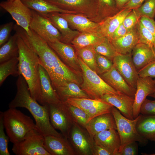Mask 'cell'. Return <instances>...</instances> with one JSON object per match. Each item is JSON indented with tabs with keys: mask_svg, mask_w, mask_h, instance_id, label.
Returning a JSON list of instances; mask_svg holds the SVG:
<instances>
[{
	"mask_svg": "<svg viewBox=\"0 0 155 155\" xmlns=\"http://www.w3.org/2000/svg\"><path fill=\"white\" fill-rule=\"evenodd\" d=\"M29 36L20 26L16 25V32L38 56L39 63L46 70L55 90L70 82L80 85L82 81L81 74L66 65L51 48L47 41L31 29Z\"/></svg>",
	"mask_w": 155,
	"mask_h": 155,
	"instance_id": "obj_1",
	"label": "cell"
},
{
	"mask_svg": "<svg viewBox=\"0 0 155 155\" xmlns=\"http://www.w3.org/2000/svg\"><path fill=\"white\" fill-rule=\"evenodd\" d=\"M16 85V94L9 104V108L20 107L27 109L34 118L36 128L44 136L49 135H63L51 125L47 105H40L32 97L28 84L21 75L18 77Z\"/></svg>",
	"mask_w": 155,
	"mask_h": 155,
	"instance_id": "obj_2",
	"label": "cell"
},
{
	"mask_svg": "<svg viewBox=\"0 0 155 155\" xmlns=\"http://www.w3.org/2000/svg\"><path fill=\"white\" fill-rule=\"evenodd\" d=\"M18 35L17 43L19 50L18 58L20 74L26 82L32 97L42 105L39 57Z\"/></svg>",
	"mask_w": 155,
	"mask_h": 155,
	"instance_id": "obj_3",
	"label": "cell"
},
{
	"mask_svg": "<svg viewBox=\"0 0 155 155\" xmlns=\"http://www.w3.org/2000/svg\"><path fill=\"white\" fill-rule=\"evenodd\" d=\"M3 121L9 141L13 144L22 140L30 131L36 128L30 117L16 108H9L3 112Z\"/></svg>",
	"mask_w": 155,
	"mask_h": 155,
	"instance_id": "obj_4",
	"label": "cell"
},
{
	"mask_svg": "<svg viewBox=\"0 0 155 155\" xmlns=\"http://www.w3.org/2000/svg\"><path fill=\"white\" fill-rule=\"evenodd\" d=\"M78 57L82 79L80 87L90 98L100 99L106 94L120 93L109 85L99 75L90 68L78 56Z\"/></svg>",
	"mask_w": 155,
	"mask_h": 155,
	"instance_id": "obj_5",
	"label": "cell"
},
{
	"mask_svg": "<svg viewBox=\"0 0 155 155\" xmlns=\"http://www.w3.org/2000/svg\"><path fill=\"white\" fill-rule=\"evenodd\" d=\"M111 113L115 119L121 140L119 152L126 145L132 142H137L142 146L147 145L148 140L141 135L136 129V123L140 114L136 118L130 119L123 116L114 106L112 108Z\"/></svg>",
	"mask_w": 155,
	"mask_h": 155,
	"instance_id": "obj_6",
	"label": "cell"
},
{
	"mask_svg": "<svg viewBox=\"0 0 155 155\" xmlns=\"http://www.w3.org/2000/svg\"><path fill=\"white\" fill-rule=\"evenodd\" d=\"M44 136L35 128L24 139L13 144L12 150L16 155H51L44 147Z\"/></svg>",
	"mask_w": 155,
	"mask_h": 155,
	"instance_id": "obj_7",
	"label": "cell"
},
{
	"mask_svg": "<svg viewBox=\"0 0 155 155\" xmlns=\"http://www.w3.org/2000/svg\"><path fill=\"white\" fill-rule=\"evenodd\" d=\"M47 105L51 125L55 129L59 130L63 136L68 139L74 121L67 103L61 101L57 104Z\"/></svg>",
	"mask_w": 155,
	"mask_h": 155,
	"instance_id": "obj_8",
	"label": "cell"
},
{
	"mask_svg": "<svg viewBox=\"0 0 155 155\" xmlns=\"http://www.w3.org/2000/svg\"><path fill=\"white\" fill-rule=\"evenodd\" d=\"M63 10L83 15L97 22L98 0H45Z\"/></svg>",
	"mask_w": 155,
	"mask_h": 155,
	"instance_id": "obj_9",
	"label": "cell"
},
{
	"mask_svg": "<svg viewBox=\"0 0 155 155\" xmlns=\"http://www.w3.org/2000/svg\"><path fill=\"white\" fill-rule=\"evenodd\" d=\"M76 155H93L95 142L85 128L74 122L68 139Z\"/></svg>",
	"mask_w": 155,
	"mask_h": 155,
	"instance_id": "obj_10",
	"label": "cell"
},
{
	"mask_svg": "<svg viewBox=\"0 0 155 155\" xmlns=\"http://www.w3.org/2000/svg\"><path fill=\"white\" fill-rule=\"evenodd\" d=\"M32 13L31 29L47 42L61 41V33L46 16L32 9Z\"/></svg>",
	"mask_w": 155,
	"mask_h": 155,
	"instance_id": "obj_11",
	"label": "cell"
},
{
	"mask_svg": "<svg viewBox=\"0 0 155 155\" xmlns=\"http://www.w3.org/2000/svg\"><path fill=\"white\" fill-rule=\"evenodd\" d=\"M0 6L8 12L18 25L23 28L30 36L32 35L30 24L32 18V9L25 5L21 0L12 1H3Z\"/></svg>",
	"mask_w": 155,
	"mask_h": 155,
	"instance_id": "obj_12",
	"label": "cell"
},
{
	"mask_svg": "<svg viewBox=\"0 0 155 155\" xmlns=\"http://www.w3.org/2000/svg\"><path fill=\"white\" fill-rule=\"evenodd\" d=\"M131 53L119 54L115 57L112 61L113 66L126 82L136 90L139 76L138 71L133 63Z\"/></svg>",
	"mask_w": 155,
	"mask_h": 155,
	"instance_id": "obj_13",
	"label": "cell"
},
{
	"mask_svg": "<svg viewBox=\"0 0 155 155\" xmlns=\"http://www.w3.org/2000/svg\"><path fill=\"white\" fill-rule=\"evenodd\" d=\"M47 43L66 65L75 71L82 73L78 56L70 44L63 43L59 40Z\"/></svg>",
	"mask_w": 155,
	"mask_h": 155,
	"instance_id": "obj_14",
	"label": "cell"
},
{
	"mask_svg": "<svg viewBox=\"0 0 155 155\" xmlns=\"http://www.w3.org/2000/svg\"><path fill=\"white\" fill-rule=\"evenodd\" d=\"M155 91V79L151 77H139L137 82L133 106L134 119L140 114V107L146 97Z\"/></svg>",
	"mask_w": 155,
	"mask_h": 155,
	"instance_id": "obj_15",
	"label": "cell"
},
{
	"mask_svg": "<svg viewBox=\"0 0 155 155\" xmlns=\"http://www.w3.org/2000/svg\"><path fill=\"white\" fill-rule=\"evenodd\" d=\"M44 147L51 155H76L68 139L63 135L44 136Z\"/></svg>",
	"mask_w": 155,
	"mask_h": 155,
	"instance_id": "obj_16",
	"label": "cell"
},
{
	"mask_svg": "<svg viewBox=\"0 0 155 155\" xmlns=\"http://www.w3.org/2000/svg\"><path fill=\"white\" fill-rule=\"evenodd\" d=\"M111 104L117 108L125 117L134 119L133 106L134 97L119 93L116 94H106L100 99Z\"/></svg>",
	"mask_w": 155,
	"mask_h": 155,
	"instance_id": "obj_17",
	"label": "cell"
},
{
	"mask_svg": "<svg viewBox=\"0 0 155 155\" xmlns=\"http://www.w3.org/2000/svg\"><path fill=\"white\" fill-rule=\"evenodd\" d=\"M67 22L72 29L80 32L98 31L99 23L94 22L80 14L60 13Z\"/></svg>",
	"mask_w": 155,
	"mask_h": 155,
	"instance_id": "obj_18",
	"label": "cell"
},
{
	"mask_svg": "<svg viewBox=\"0 0 155 155\" xmlns=\"http://www.w3.org/2000/svg\"><path fill=\"white\" fill-rule=\"evenodd\" d=\"M93 138L96 144L106 149L112 155H119L121 140L117 130L111 129L102 131Z\"/></svg>",
	"mask_w": 155,
	"mask_h": 155,
	"instance_id": "obj_19",
	"label": "cell"
},
{
	"mask_svg": "<svg viewBox=\"0 0 155 155\" xmlns=\"http://www.w3.org/2000/svg\"><path fill=\"white\" fill-rule=\"evenodd\" d=\"M39 71L42 105L59 103L61 100L53 86L49 74L44 68L40 64Z\"/></svg>",
	"mask_w": 155,
	"mask_h": 155,
	"instance_id": "obj_20",
	"label": "cell"
},
{
	"mask_svg": "<svg viewBox=\"0 0 155 155\" xmlns=\"http://www.w3.org/2000/svg\"><path fill=\"white\" fill-rule=\"evenodd\" d=\"M99 75L118 92L134 97L136 90L128 84L114 66L109 71Z\"/></svg>",
	"mask_w": 155,
	"mask_h": 155,
	"instance_id": "obj_21",
	"label": "cell"
},
{
	"mask_svg": "<svg viewBox=\"0 0 155 155\" xmlns=\"http://www.w3.org/2000/svg\"><path fill=\"white\" fill-rule=\"evenodd\" d=\"M139 36L136 25L123 36L117 39L110 40L116 51L119 54L131 53L139 42Z\"/></svg>",
	"mask_w": 155,
	"mask_h": 155,
	"instance_id": "obj_22",
	"label": "cell"
},
{
	"mask_svg": "<svg viewBox=\"0 0 155 155\" xmlns=\"http://www.w3.org/2000/svg\"><path fill=\"white\" fill-rule=\"evenodd\" d=\"M60 13L51 12L44 15L48 18L61 33V39L60 41L70 44L80 32L71 28L67 21L60 15Z\"/></svg>",
	"mask_w": 155,
	"mask_h": 155,
	"instance_id": "obj_23",
	"label": "cell"
},
{
	"mask_svg": "<svg viewBox=\"0 0 155 155\" xmlns=\"http://www.w3.org/2000/svg\"><path fill=\"white\" fill-rule=\"evenodd\" d=\"M85 128L93 137L102 131L111 129H117L115 120L111 113L92 119L87 123Z\"/></svg>",
	"mask_w": 155,
	"mask_h": 155,
	"instance_id": "obj_24",
	"label": "cell"
},
{
	"mask_svg": "<svg viewBox=\"0 0 155 155\" xmlns=\"http://www.w3.org/2000/svg\"><path fill=\"white\" fill-rule=\"evenodd\" d=\"M131 53L133 63L137 71L155 60V51L143 43H138Z\"/></svg>",
	"mask_w": 155,
	"mask_h": 155,
	"instance_id": "obj_25",
	"label": "cell"
},
{
	"mask_svg": "<svg viewBox=\"0 0 155 155\" xmlns=\"http://www.w3.org/2000/svg\"><path fill=\"white\" fill-rule=\"evenodd\" d=\"M132 10L123 8L116 14L99 23L98 31L103 36L109 39L116 29L123 22L125 17Z\"/></svg>",
	"mask_w": 155,
	"mask_h": 155,
	"instance_id": "obj_26",
	"label": "cell"
},
{
	"mask_svg": "<svg viewBox=\"0 0 155 155\" xmlns=\"http://www.w3.org/2000/svg\"><path fill=\"white\" fill-rule=\"evenodd\" d=\"M136 127L138 133L143 137L148 140L155 142V115L140 114Z\"/></svg>",
	"mask_w": 155,
	"mask_h": 155,
	"instance_id": "obj_27",
	"label": "cell"
},
{
	"mask_svg": "<svg viewBox=\"0 0 155 155\" xmlns=\"http://www.w3.org/2000/svg\"><path fill=\"white\" fill-rule=\"evenodd\" d=\"M105 37L98 31L80 32L72 41L71 44L76 50L88 46H93Z\"/></svg>",
	"mask_w": 155,
	"mask_h": 155,
	"instance_id": "obj_28",
	"label": "cell"
},
{
	"mask_svg": "<svg viewBox=\"0 0 155 155\" xmlns=\"http://www.w3.org/2000/svg\"><path fill=\"white\" fill-rule=\"evenodd\" d=\"M21 0L30 9L42 14L45 15L54 12L73 13L71 12L61 9L45 0Z\"/></svg>",
	"mask_w": 155,
	"mask_h": 155,
	"instance_id": "obj_29",
	"label": "cell"
},
{
	"mask_svg": "<svg viewBox=\"0 0 155 155\" xmlns=\"http://www.w3.org/2000/svg\"><path fill=\"white\" fill-rule=\"evenodd\" d=\"M18 34L16 32L0 48V63L7 61L19 56L17 43Z\"/></svg>",
	"mask_w": 155,
	"mask_h": 155,
	"instance_id": "obj_30",
	"label": "cell"
},
{
	"mask_svg": "<svg viewBox=\"0 0 155 155\" xmlns=\"http://www.w3.org/2000/svg\"><path fill=\"white\" fill-rule=\"evenodd\" d=\"M55 91L62 101L69 98H90L79 85L74 82L68 83Z\"/></svg>",
	"mask_w": 155,
	"mask_h": 155,
	"instance_id": "obj_31",
	"label": "cell"
},
{
	"mask_svg": "<svg viewBox=\"0 0 155 155\" xmlns=\"http://www.w3.org/2000/svg\"><path fill=\"white\" fill-rule=\"evenodd\" d=\"M98 13L97 22L100 23L107 18L114 16L120 10L115 0H98Z\"/></svg>",
	"mask_w": 155,
	"mask_h": 155,
	"instance_id": "obj_32",
	"label": "cell"
},
{
	"mask_svg": "<svg viewBox=\"0 0 155 155\" xmlns=\"http://www.w3.org/2000/svg\"><path fill=\"white\" fill-rule=\"evenodd\" d=\"M18 58L12 59L0 64V85L9 75L14 76L20 75L18 67Z\"/></svg>",
	"mask_w": 155,
	"mask_h": 155,
	"instance_id": "obj_33",
	"label": "cell"
},
{
	"mask_svg": "<svg viewBox=\"0 0 155 155\" xmlns=\"http://www.w3.org/2000/svg\"><path fill=\"white\" fill-rule=\"evenodd\" d=\"M76 53L85 63L91 69L99 74L93 46H88L76 50Z\"/></svg>",
	"mask_w": 155,
	"mask_h": 155,
	"instance_id": "obj_34",
	"label": "cell"
},
{
	"mask_svg": "<svg viewBox=\"0 0 155 155\" xmlns=\"http://www.w3.org/2000/svg\"><path fill=\"white\" fill-rule=\"evenodd\" d=\"M95 53L113 60L118 53L111 44L109 39L104 37L100 42L93 46Z\"/></svg>",
	"mask_w": 155,
	"mask_h": 155,
	"instance_id": "obj_35",
	"label": "cell"
},
{
	"mask_svg": "<svg viewBox=\"0 0 155 155\" xmlns=\"http://www.w3.org/2000/svg\"><path fill=\"white\" fill-rule=\"evenodd\" d=\"M100 100L91 98H69L63 101L78 107L86 113L98 103Z\"/></svg>",
	"mask_w": 155,
	"mask_h": 155,
	"instance_id": "obj_36",
	"label": "cell"
},
{
	"mask_svg": "<svg viewBox=\"0 0 155 155\" xmlns=\"http://www.w3.org/2000/svg\"><path fill=\"white\" fill-rule=\"evenodd\" d=\"M113 106L109 103L100 99L98 103L86 112L88 116V122L96 117L111 113Z\"/></svg>",
	"mask_w": 155,
	"mask_h": 155,
	"instance_id": "obj_37",
	"label": "cell"
},
{
	"mask_svg": "<svg viewBox=\"0 0 155 155\" xmlns=\"http://www.w3.org/2000/svg\"><path fill=\"white\" fill-rule=\"evenodd\" d=\"M136 26L139 33V42L147 44L155 51V38L149 30L142 24L140 20Z\"/></svg>",
	"mask_w": 155,
	"mask_h": 155,
	"instance_id": "obj_38",
	"label": "cell"
},
{
	"mask_svg": "<svg viewBox=\"0 0 155 155\" xmlns=\"http://www.w3.org/2000/svg\"><path fill=\"white\" fill-rule=\"evenodd\" d=\"M67 104L74 122L85 128L88 123V116L87 113L78 107Z\"/></svg>",
	"mask_w": 155,
	"mask_h": 155,
	"instance_id": "obj_39",
	"label": "cell"
},
{
	"mask_svg": "<svg viewBox=\"0 0 155 155\" xmlns=\"http://www.w3.org/2000/svg\"><path fill=\"white\" fill-rule=\"evenodd\" d=\"M141 17L153 19L155 16V0H146L140 7L135 9Z\"/></svg>",
	"mask_w": 155,
	"mask_h": 155,
	"instance_id": "obj_40",
	"label": "cell"
},
{
	"mask_svg": "<svg viewBox=\"0 0 155 155\" xmlns=\"http://www.w3.org/2000/svg\"><path fill=\"white\" fill-rule=\"evenodd\" d=\"M3 112L0 113V155H10L8 149L9 138L5 133L3 121Z\"/></svg>",
	"mask_w": 155,
	"mask_h": 155,
	"instance_id": "obj_41",
	"label": "cell"
},
{
	"mask_svg": "<svg viewBox=\"0 0 155 155\" xmlns=\"http://www.w3.org/2000/svg\"><path fill=\"white\" fill-rule=\"evenodd\" d=\"M95 57L99 75L108 71L113 66V61L103 56L95 53Z\"/></svg>",
	"mask_w": 155,
	"mask_h": 155,
	"instance_id": "obj_42",
	"label": "cell"
},
{
	"mask_svg": "<svg viewBox=\"0 0 155 155\" xmlns=\"http://www.w3.org/2000/svg\"><path fill=\"white\" fill-rule=\"evenodd\" d=\"M141 17L136 9H133L125 17L123 22V24L129 31L135 26Z\"/></svg>",
	"mask_w": 155,
	"mask_h": 155,
	"instance_id": "obj_43",
	"label": "cell"
},
{
	"mask_svg": "<svg viewBox=\"0 0 155 155\" xmlns=\"http://www.w3.org/2000/svg\"><path fill=\"white\" fill-rule=\"evenodd\" d=\"M14 26L12 22H10L0 26V47L7 42L10 38L11 32L14 28Z\"/></svg>",
	"mask_w": 155,
	"mask_h": 155,
	"instance_id": "obj_44",
	"label": "cell"
},
{
	"mask_svg": "<svg viewBox=\"0 0 155 155\" xmlns=\"http://www.w3.org/2000/svg\"><path fill=\"white\" fill-rule=\"evenodd\" d=\"M140 113L143 115H155V99L150 100L146 98L141 106Z\"/></svg>",
	"mask_w": 155,
	"mask_h": 155,
	"instance_id": "obj_45",
	"label": "cell"
},
{
	"mask_svg": "<svg viewBox=\"0 0 155 155\" xmlns=\"http://www.w3.org/2000/svg\"><path fill=\"white\" fill-rule=\"evenodd\" d=\"M138 73L140 77L155 78V60L138 71Z\"/></svg>",
	"mask_w": 155,
	"mask_h": 155,
	"instance_id": "obj_46",
	"label": "cell"
},
{
	"mask_svg": "<svg viewBox=\"0 0 155 155\" xmlns=\"http://www.w3.org/2000/svg\"><path fill=\"white\" fill-rule=\"evenodd\" d=\"M137 142H132L126 145L119 152V155H136L138 154V144Z\"/></svg>",
	"mask_w": 155,
	"mask_h": 155,
	"instance_id": "obj_47",
	"label": "cell"
},
{
	"mask_svg": "<svg viewBox=\"0 0 155 155\" xmlns=\"http://www.w3.org/2000/svg\"><path fill=\"white\" fill-rule=\"evenodd\" d=\"M140 21L155 38V21L154 19L145 16H142Z\"/></svg>",
	"mask_w": 155,
	"mask_h": 155,
	"instance_id": "obj_48",
	"label": "cell"
},
{
	"mask_svg": "<svg viewBox=\"0 0 155 155\" xmlns=\"http://www.w3.org/2000/svg\"><path fill=\"white\" fill-rule=\"evenodd\" d=\"M128 32L122 22L116 29L109 40L119 38L124 36Z\"/></svg>",
	"mask_w": 155,
	"mask_h": 155,
	"instance_id": "obj_49",
	"label": "cell"
},
{
	"mask_svg": "<svg viewBox=\"0 0 155 155\" xmlns=\"http://www.w3.org/2000/svg\"><path fill=\"white\" fill-rule=\"evenodd\" d=\"M146 0H130L123 7V8L131 9H135L140 7Z\"/></svg>",
	"mask_w": 155,
	"mask_h": 155,
	"instance_id": "obj_50",
	"label": "cell"
},
{
	"mask_svg": "<svg viewBox=\"0 0 155 155\" xmlns=\"http://www.w3.org/2000/svg\"><path fill=\"white\" fill-rule=\"evenodd\" d=\"M93 155H112L108 151L95 142L93 147Z\"/></svg>",
	"mask_w": 155,
	"mask_h": 155,
	"instance_id": "obj_51",
	"label": "cell"
},
{
	"mask_svg": "<svg viewBox=\"0 0 155 155\" xmlns=\"http://www.w3.org/2000/svg\"><path fill=\"white\" fill-rule=\"evenodd\" d=\"M117 7L119 10L123 8L124 6L130 0H115Z\"/></svg>",
	"mask_w": 155,
	"mask_h": 155,
	"instance_id": "obj_52",
	"label": "cell"
},
{
	"mask_svg": "<svg viewBox=\"0 0 155 155\" xmlns=\"http://www.w3.org/2000/svg\"><path fill=\"white\" fill-rule=\"evenodd\" d=\"M148 96L152 97L154 98L155 99V91L153 93L150 94Z\"/></svg>",
	"mask_w": 155,
	"mask_h": 155,
	"instance_id": "obj_53",
	"label": "cell"
},
{
	"mask_svg": "<svg viewBox=\"0 0 155 155\" xmlns=\"http://www.w3.org/2000/svg\"><path fill=\"white\" fill-rule=\"evenodd\" d=\"M142 154L143 155H155V153H153V154H146L145 153H142Z\"/></svg>",
	"mask_w": 155,
	"mask_h": 155,
	"instance_id": "obj_54",
	"label": "cell"
},
{
	"mask_svg": "<svg viewBox=\"0 0 155 155\" xmlns=\"http://www.w3.org/2000/svg\"><path fill=\"white\" fill-rule=\"evenodd\" d=\"M14 0H7V1H12Z\"/></svg>",
	"mask_w": 155,
	"mask_h": 155,
	"instance_id": "obj_55",
	"label": "cell"
},
{
	"mask_svg": "<svg viewBox=\"0 0 155 155\" xmlns=\"http://www.w3.org/2000/svg\"></svg>",
	"mask_w": 155,
	"mask_h": 155,
	"instance_id": "obj_56",
	"label": "cell"
}]
</instances>
